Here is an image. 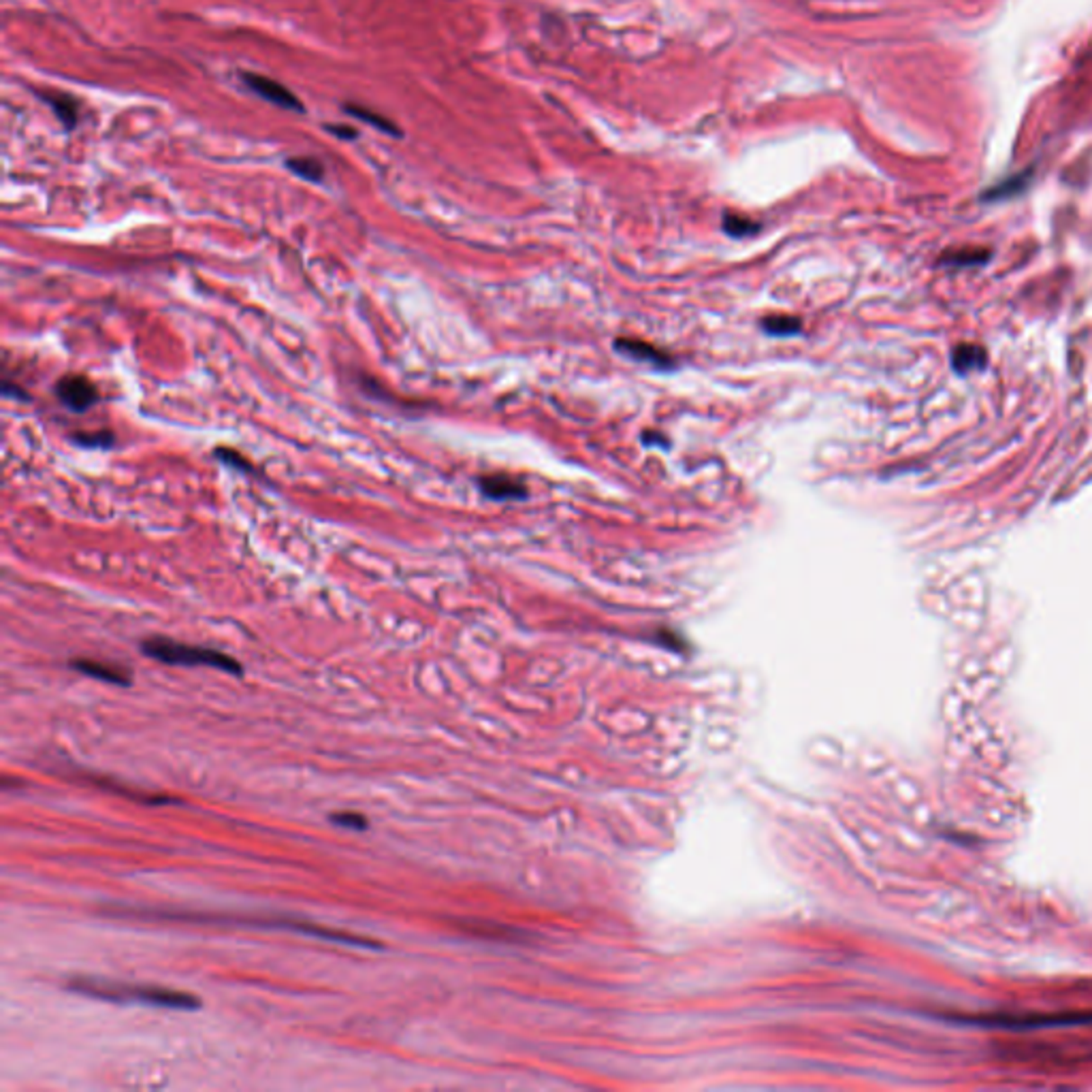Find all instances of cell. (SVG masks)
I'll return each instance as SVG.
<instances>
[{
  "label": "cell",
  "mask_w": 1092,
  "mask_h": 1092,
  "mask_svg": "<svg viewBox=\"0 0 1092 1092\" xmlns=\"http://www.w3.org/2000/svg\"><path fill=\"white\" fill-rule=\"evenodd\" d=\"M71 992L84 994V997L113 1000V1003H146L154 1008L164 1009H182L194 1011L201 1008L199 1000L191 992L173 990V988L163 986H146V983H127V981H111L99 980V977H75L67 983Z\"/></svg>",
  "instance_id": "cell-1"
},
{
  "label": "cell",
  "mask_w": 1092,
  "mask_h": 1092,
  "mask_svg": "<svg viewBox=\"0 0 1092 1092\" xmlns=\"http://www.w3.org/2000/svg\"><path fill=\"white\" fill-rule=\"evenodd\" d=\"M130 916H146V918H163V919H203V924H237V926H254V928H282V930H293V933H301V935H310L316 937V939L323 941H331V943H340V946H351V947H361V950H380L382 943L371 939V937H361V935H352L346 933V930H337V928H327V926H320L316 922H307V919H295V918H245V916H211V913H175V911H133Z\"/></svg>",
  "instance_id": "cell-2"
},
{
  "label": "cell",
  "mask_w": 1092,
  "mask_h": 1092,
  "mask_svg": "<svg viewBox=\"0 0 1092 1092\" xmlns=\"http://www.w3.org/2000/svg\"><path fill=\"white\" fill-rule=\"evenodd\" d=\"M143 655L152 657V660L163 661L169 666H209L225 670L228 674H242L244 668L231 655L222 653V651L208 649V647H194V644L177 643L171 638H147L141 643Z\"/></svg>",
  "instance_id": "cell-3"
},
{
  "label": "cell",
  "mask_w": 1092,
  "mask_h": 1092,
  "mask_svg": "<svg viewBox=\"0 0 1092 1092\" xmlns=\"http://www.w3.org/2000/svg\"><path fill=\"white\" fill-rule=\"evenodd\" d=\"M56 397L71 412H85L101 402V393L85 376L68 374L56 382Z\"/></svg>",
  "instance_id": "cell-4"
},
{
  "label": "cell",
  "mask_w": 1092,
  "mask_h": 1092,
  "mask_svg": "<svg viewBox=\"0 0 1092 1092\" xmlns=\"http://www.w3.org/2000/svg\"><path fill=\"white\" fill-rule=\"evenodd\" d=\"M239 77H242L244 85L250 93H254L256 96H261V99L271 102V105L282 107V110L289 111H303V102L297 99L289 88H284L282 84L276 82V79L248 71H244Z\"/></svg>",
  "instance_id": "cell-5"
},
{
  "label": "cell",
  "mask_w": 1092,
  "mask_h": 1092,
  "mask_svg": "<svg viewBox=\"0 0 1092 1092\" xmlns=\"http://www.w3.org/2000/svg\"><path fill=\"white\" fill-rule=\"evenodd\" d=\"M71 668L82 674H88V677L93 679H99V681L120 685V688H129L130 681H133V677H130L127 668L116 664H102V661L94 660H75L71 661Z\"/></svg>",
  "instance_id": "cell-6"
},
{
  "label": "cell",
  "mask_w": 1092,
  "mask_h": 1092,
  "mask_svg": "<svg viewBox=\"0 0 1092 1092\" xmlns=\"http://www.w3.org/2000/svg\"><path fill=\"white\" fill-rule=\"evenodd\" d=\"M478 487H480V491H483V495H487L489 500H495V502L521 500V497L528 495L523 483H519V480H514L510 476H504V474H493V476L478 478Z\"/></svg>",
  "instance_id": "cell-7"
},
{
  "label": "cell",
  "mask_w": 1092,
  "mask_h": 1092,
  "mask_svg": "<svg viewBox=\"0 0 1092 1092\" xmlns=\"http://www.w3.org/2000/svg\"><path fill=\"white\" fill-rule=\"evenodd\" d=\"M615 346H617V351H619L621 354H626V357L634 359V361L657 365V368H660V369L670 368V365L674 363L670 354H666L664 351H660V348H655V346L644 344V342H638V340H617Z\"/></svg>",
  "instance_id": "cell-8"
},
{
  "label": "cell",
  "mask_w": 1092,
  "mask_h": 1092,
  "mask_svg": "<svg viewBox=\"0 0 1092 1092\" xmlns=\"http://www.w3.org/2000/svg\"><path fill=\"white\" fill-rule=\"evenodd\" d=\"M39 96L48 102L49 110L54 111V116L60 120L62 127H65L67 130L77 127L79 102L73 99V96H68L65 93H39Z\"/></svg>",
  "instance_id": "cell-9"
},
{
  "label": "cell",
  "mask_w": 1092,
  "mask_h": 1092,
  "mask_svg": "<svg viewBox=\"0 0 1092 1092\" xmlns=\"http://www.w3.org/2000/svg\"><path fill=\"white\" fill-rule=\"evenodd\" d=\"M286 169L290 171V173H295L297 177H301V180L312 182V184H318V182H323L324 177V167L320 164V160L312 158V156H295L286 160Z\"/></svg>",
  "instance_id": "cell-10"
},
{
  "label": "cell",
  "mask_w": 1092,
  "mask_h": 1092,
  "mask_svg": "<svg viewBox=\"0 0 1092 1092\" xmlns=\"http://www.w3.org/2000/svg\"><path fill=\"white\" fill-rule=\"evenodd\" d=\"M71 442L85 450H110L116 446V436L107 429L99 431H75L71 433Z\"/></svg>",
  "instance_id": "cell-11"
},
{
  "label": "cell",
  "mask_w": 1092,
  "mask_h": 1092,
  "mask_svg": "<svg viewBox=\"0 0 1092 1092\" xmlns=\"http://www.w3.org/2000/svg\"><path fill=\"white\" fill-rule=\"evenodd\" d=\"M346 113H351L352 118L363 120V122L369 124V127H376V129L380 130V133H386V135H393V137L402 135V130L397 129V124L393 122V120L380 116V113H374V111L365 110V107H361V105H346Z\"/></svg>",
  "instance_id": "cell-12"
},
{
  "label": "cell",
  "mask_w": 1092,
  "mask_h": 1092,
  "mask_svg": "<svg viewBox=\"0 0 1092 1092\" xmlns=\"http://www.w3.org/2000/svg\"><path fill=\"white\" fill-rule=\"evenodd\" d=\"M762 329L768 335L787 337V335L800 333V329H803V323H800V320L794 318V316H768V318L762 320Z\"/></svg>",
  "instance_id": "cell-13"
},
{
  "label": "cell",
  "mask_w": 1092,
  "mask_h": 1092,
  "mask_svg": "<svg viewBox=\"0 0 1092 1092\" xmlns=\"http://www.w3.org/2000/svg\"><path fill=\"white\" fill-rule=\"evenodd\" d=\"M724 228H725V233L732 237H745V235H753V233H758L759 225L749 218H741V216L728 214L724 218Z\"/></svg>",
  "instance_id": "cell-14"
},
{
  "label": "cell",
  "mask_w": 1092,
  "mask_h": 1092,
  "mask_svg": "<svg viewBox=\"0 0 1092 1092\" xmlns=\"http://www.w3.org/2000/svg\"><path fill=\"white\" fill-rule=\"evenodd\" d=\"M214 457H216V459H218V461L225 463V466H228V467H235V470L244 472V474H254V466H253V463H250L248 459H245V457H244L242 453H237V450H231V448H216V450H214Z\"/></svg>",
  "instance_id": "cell-15"
},
{
  "label": "cell",
  "mask_w": 1092,
  "mask_h": 1092,
  "mask_svg": "<svg viewBox=\"0 0 1092 1092\" xmlns=\"http://www.w3.org/2000/svg\"><path fill=\"white\" fill-rule=\"evenodd\" d=\"M983 357L981 348H973V346H963L958 348L956 352H954V369L958 371H966V369H977L981 368L983 363H977L975 359Z\"/></svg>",
  "instance_id": "cell-16"
},
{
  "label": "cell",
  "mask_w": 1092,
  "mask_h": 1092,
  "mask_svg": "<svg viewBox=\"0 0 1092 1092\" xmlns=\"http://www.w3.org/2000/svg\"><path fill=\"white\" fill-rule=\"evenodd\" d=\"M331 821H333L335 826L352 828V830H365V828H368V820H365L361 813H352V811L335 813L333 817H331Z\"/></svg>",
  "instance_id": "cell-17"
},
{
  "label": "cell",
  "mask_w": 1092,
  "mask_h": 1092,
  "mask_svg": "<svg viewBox=\"0 0 1092 1092\" xmlns=\"http://www.w3.org/2000/svg\"><path fill=\"white\" fill-rule=\"evenodd\" d=\"M3 395L17 399V402H31V395H28L24 388H22L20 385H15V382L9 378L3 380Z\"/></svg>",
  "instance_id": "cell-18"
},
{
  "label": "cell",
  "mask_w": 1092,
  "mask_h": 1092,
  "mask_svg": "<svg viewBox=\"0 0 1092 1092\" xmlns=\"http://www.w3.org/2000/svg\"><path fill=\"white\" fill-rule=\"evenodd\" d=\"M327 130H331L335 137H340V139H354V137H357V130L348 127H327Z\"/></svg>",
  "instance_id": "cell-19"
}]
</instances>
